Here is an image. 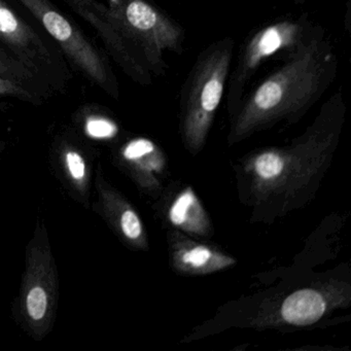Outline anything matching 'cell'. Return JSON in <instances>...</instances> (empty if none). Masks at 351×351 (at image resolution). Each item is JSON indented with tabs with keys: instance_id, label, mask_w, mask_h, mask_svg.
Listing matches in <instances>:
<instances>
[{
	"instance_id": "cell-1",
	"label": "cell",
	"mask_w": 351,
	"mask_h": 351,
	"mask_svg": "<svg viewBox=\"0 0 351 351\" xmlns=\"http://www.w3.org/2000/svg\"><path fill=\"white\" fill-rule=\"evenodd\" d=\"M337 71L338 58L330 43L326 38L315 40L244 95L233 114L232 138L301 118L328 91Z\"/></svg>"
},
{
	"instance_id": "cell-2",
	"label": "cell",
	"mask_w": 351,
	"mask_h": 351,
	"mask_svg": "<svg viewBox=\"0 0 351 351\" xmlns=\"http://www.w3.org/2000/svg\"><path fill=\"white\" fill-rule=\"evenodd\" d=\"M324 38V28L306 13L298 17L281 18L254 30L242 45L228 80L226 98L230 114H235L248 84L263 65L273 60L285 62Z\"/></svg>"
},
{
	"instance_id": "cell-3",
	"label": "cell",
	"mask_w": 351,
	"mask_h": 351,
	"mask_svg": "<svg viewBox=\"0 0 351 351\" xmlns=\"http://www.w3.org/2000/svg\"><path fill=\"white\" fill-rule=\"evenodd\" d=\"M235 40H215L201 51L180 91V118L186 143H204L227 90Z\"/></svg>"
},
{
	"instance_id": "cell-4",
	"label": "cell",
	"mask_w": 351,
	"mask_h": 351,
	"mask_svg": "<svg viewBox=\"0 0 351 351\" xmlns=\"http://www.w3.org/2000/svg\"><path fill=\"white\" fill-rule=\"evenodd\" d=\"M110 16L145 57L156 77L167 73V53L184 52L186 32L152 0H104Z\"/></svg>"
},
{
	"instance_id": "cell-5",
	"label": "cell",
	"mask_w": 351,
	"mask_h": 351,
	"mask_svg": "<svg viewBox=\"0 0 351 351\" xmlns=\"http://www.w3.org/2000/svg\"><path fill=\"white\" fill-rule=\"evenodd\" d=\"M60 47L67 58L92 83L112 97L120 95L118 80L108 60L83 32L50 0H17Z\"/></svg>"
},
{
	"instance_id": "cell-6",
	"label": "cell",
	"mask_w": 351,
	"mask_h": 351,
	"mask_svg": "<svg viewBox=\"0 0 351 351\" xmlns=\"http://www.w3.org/2000/svg\"><path fill=\"white\" fill-rule=\"evenodd\" d=\"M5 0H0V44L36 77L66 83L69 71L56 49Z\"/></svg>"
},
{
	"instance_id": "cell-7",
	"label": "cell",
	"mask_w": 351,
	"mask_h": 351,
	"mask_svg": "<svg viewBox=\"0 0 351 351\" xmlns=\"http://www.w3.org/2000/svg\"><path fill=\"white\" fill-rule=\"evenodd\" d=\"M65 3L89 22L125 73L138 85L153 84V73L138 49L117 25L104 3L96 0H64Z\"/></svg>"
},
{
	"instance_id": "cell-8",
	"label": "cell",
	"mask_w": 351,
	"mask_h": 351,
	"mask_svg": "<svg viewBox=\"0 0 351 351\" xmlns=\"http://www.w3.org/2000/svg\"><path fill=\"white\" fill-rule=\"evenodd\" d=\"M326 302L314 289L295 291L285 299L281 307L283 319L295 326H309L322 318Z\"/></svg>"
},
{
	"instance_id": "cell-9",
	"label": "cell",
	"mask_w": 351,
	"mask_h": 351,
	"mask_svg": "<svg viewBox=\"0 0 351 351\" xmlns=\"http://www.w3.org/2000/svg\"><path fill=\"white\" fill-rule=\"evenodd\" d=\"M170 221L173 225L189 232L202 233L205 217L198 199L191 190L184 191L174 201L169 211Z\"/></svg>"
},
{
	"instance_id": "cell-10",
	"label": "cell",
	"mask_w": 351,
	"mask_h": 351,
	"mask_svg": "<svg viewBox=\"0 0 351 351\" xmlns=\"http://www.w3.org/2000/svg\"><path fill=\"white\" fill-rule=\"evenodd\" d=\"M180 268L195 272H207L217 270L233 264L234 261L227 256L215 254L206 246L194 245L182 250L178 256Z\"/></svg>"
},
{
	"instance_id": "cell-11",
	"label": "cell",
	"mask_w": 351,
	"mask_h": 351,
	"mask_svg": "<svg viewBox=\"0 0 351 351\" xmlns=\"http://www.w3.org/2000/svg\"><path fill=\"white\" fill-rule=\"evenodd\" d=\"M0 77L16 80L32 87L36 84H42L40 77L3 48H0Z\"/></svg>"
},
{
	"instance_id": "cell-12",
	"label": "cell",
	"mask_w": 351,
	"mask_h": 351,
	"mask_svg": "<svg viewBox=\"0 0 351 351\" xmlns=\"http://www.w3.org/2000/svg\"><path fill=\"white\" fill-rule=\"evenodd\" d=\"M285 162L281 156L274 152H266L258 156L254 162V169L258 176L265 180L276 178L282 172Z\"/></svg>"
},
{
	"instance_id": "cell-13",
	"label": "cell",
	"mask_w": 351,
	"mask_h": 351,
	"mask_svg": "<svg viewBox=\"0 0 351 351\" xmlns=\"http://www.w3.org/2000/svg\"><path fill=\"white\" fill-rule=\"evenodd\" d=\"M32 86L16 80L0 77V97L12 96V97H21L24 99H34L36 96H40Z\"/></svg>"
},
{
	"instance_id": "cell-14",
	"label": "cell",
	"mask_w": 351,
	"mask_h": 351,
	"mask_svg": "<svg viewBox=\"0 0 351 351\" xmlns=\"http://www.w3.org/2000/svg\"><path fill=\"white\" fill-rule=\"evenodd\" d=\"M157 154L155 143L149 139L139 138L127 145L124 156L129 160L141 159Z\"/></svg>"
},
{
	"instance_id": "cell-15",
	"label": "cell",
	"mask_w": 351,
	"mask_h": 351,
	"mask_svg": "<svg viewBox=\"0 0 351 351\" xmlns=\"http://www.w3.org/2000/svg\"><path fill=\"white\" fill-rule=\"evenodd\" d=\"M27 308L29 315L38 320L44 317L47 310V295L42 287H34L27 298Z\"/></svg>"
},
{
	"instance_id": "cell-16",
	"label": "cell",
	"mask_w": 351,
	"mask_h": 351,
	"mask_svg": "<svg viewBox=\"0 0 351 351\" xmlns=\"http://www.w3.org/2000/svg\"><path fill=\"white\" fill-rule=\"evenodd\" d=\"M88 133L96 138H106L117 132V127L112 122L104 119L90 120L87 125Z\"/></svg>"
},
{
	"instance_id": "cell-17",
	"label": "cell",
	"mask_w": 351,
	"mask_h": 351,
	"mask_svg": "<svg viewBox=\"0 0 351 351\" xmlns=\"http://www.w3.org/2000/svg\"><path fill=\"white\" fill-rule=\"evenodd\" d=\"M121 223H122L123 232L129 239H137L141 235L143 227H141V221L136 213H133L132 210L125 211Z\"/></svg>"
},
{
	"instance_id": "cell-18",
	"label": "cell",
	"mask_w": 351,
	"mask_h": 351,
	"mask_svg": "<svg viewBox=\"0 0 351 351\" xmlns=\"http://www.w3.org/2000/svg\"><path fill=\"white\" fill-rule=\"evenodd\" d=\"M67 163H69V171L71 176L77 180H81L85 176V163L81 156L75 153H69L67 155Z\"/></svg>"
},
{
	"instance_id": "cell-19",
	"label": "cell",
	"mask_w": 351,
	"mask_h": 351,
	"mask_svg": "<svg viewBox=\"0 0 351 351\" xmlns=\"http://www.w3.org/2000/svg\"><path fill=\"white\" fill-rule=\"evenodd\" d=\"M295 5H304V3H307L308 0H291Z\"/></svg>"
}]
</instances>
